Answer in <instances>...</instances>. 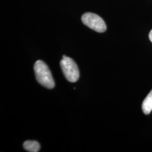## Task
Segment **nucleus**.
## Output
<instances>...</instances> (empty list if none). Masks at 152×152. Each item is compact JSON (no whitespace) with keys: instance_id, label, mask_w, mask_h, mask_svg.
Returning a JSON list of instances; mask_svg holds the SVG:
<instances>
[{"instance_id":"f257e3e1","label":"nucleus","mask_w":152,"mask_h":152,"mask_svg":"<svg viewBox=\"0 0 152 152\" xmlns=\"http://www.w3.org/2000/svg\"><path fill=\"white\" fill-rule=\"evenodd\" d=\"M34 71L38 83L49 89L53 88L55 82L49 67L44 61L37 60L34 66Z\"/></svg>"},{"instance_id":"f03ea898","label":"nucleus","mask_w":152,"mask_h":152,"mask_svg":"<svg viewBox=\"0 0 152 152\" xmlns=\"http://www.w3.org/2000/svg\"><path fill=\"white\" fill-rule=\"evenodd\" d=\"M60 66L65 78L70 82H76L80 77L79 69L75 61L65 57L60 61Z\"/></svg>"},{"instance_id":"7ed1b4c3","label":"nucleus","mask_w":152,"mask_h":152,"mask_svg":"<svg viewBox=\"0 0 152 152\" xmlns=\"http://www.w3.org/2000/svg\"><path fill=\"white\" fill-rule=\"evenodd\" d=\"M82 22L92 30L99 33H103L107 30V26L103 19L91 12H87L82 16Z\"/></svg>"},{"instance_id":"20e7f679","label":"nucleus","mask_w":152,"mask_h":152,"mask_svg":"<svg viewBox=\"0 0 152 152\" xmlns=\"http://www.w3.org/2000/svg\"><path fill=\"white\" fill-rule=\"evenodd\" d=\"M142 109L146 115L150 114L152 111V90L147 96L142 104Z\"/></svg>"},{"instance_id":"39448f33","label":"nucleus","mask_w":152,"mask_h":152,"mask_svg":"<svg viewBox=\"0 0 152 152\" xmlns=\"http://www.w3.org/2000/svg\"><path fill=\"white\" fill-rule=\"evenodd\" d=\"M24 149L29 152H38L40 149V144L36 141H26L23 144Z\"/></svg>"},{"instance_id":"423d86ee","label":"nucleus","mask_w":152,"mask_h":152,"mask_svg":"<svg viewBox=\"0 0 152 152\" xmlns=\"http://www.w3.org/2000/svg\"><path fill=\"white\" fill-rule=\"evenodd\" d=\"M149 39L150 41L152 42V29L151 30V31L149 33Z\"/></svg>"},{"instance_id":"0eeeda50","label":"nucleus","mask_w":152,"mask_h":152,"mask_svg":"<svg viewBox=\"0 0 152 152\" xmlns=\"http://www.w3.org/2000/svg\"><path fill=\"white\" fill-rule=\"evenodd\" d=\"M65 57H66V56H65V55H63V58H65Z\"/></svg>"}]
</instances>
